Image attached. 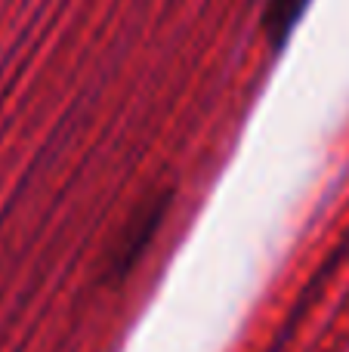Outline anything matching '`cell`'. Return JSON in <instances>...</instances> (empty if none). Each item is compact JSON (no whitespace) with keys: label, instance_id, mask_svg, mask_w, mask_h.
<instances>
[{"label":"cell","instance_id":"cell-1","mask_svg":"<svg viewBox=\"0 0 349 352\" xmlns=\"http://www.w3.org/2000/svg\"><path fill=\"white\" fill-rule=\"evenodd\" d=\"M309 0H269L266 3V16H263V28L269 34L272 47H282L288 41V34L294 31L297 19L303 16Z\"/></svg>","mask_w":349,"mask_h":352}]
</instances>
